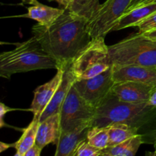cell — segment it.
Returning a JSON list of instances; mask_svg holds the SVG:
<instances>
[{"label":"cell","mask_w":156,"mask_h":156,"mask_svg":"<svg viewBox=\"0 0 156 156\" xmlns=\"http://www.w3.org/2000/svg\"><path fill=\"white\" fill-rule=\"evenodd\" d=\"M59 64L46 53L34 37L17 44L14 50L0 53V77L39 69H57Z\"/></svg>","instance_id":"cell-3"},{"label":"cell","mask_w":156,"mask_h":156,"mask_svg":"<svg viewBox=\"0 0 156 156\" xmlns=\"http://www.w3.org/2000/svg\"><path fill=\"white\" fill-rule=\"evenodd\" d=\"M65 67L66 65L60 66L56 69L57 72L51 80L46 82L44 85H40L34 90V98L30 108V111L34 114V118L40 120L43 111L53 98L55 92L62 81Z\"/></svg>","instance_id":"cell-10"},{"label":"cell","mask_w":156,"mask_h":156,"mask_svg":"<svg viewBox=\"0 0 156 156\" xmlns=\"http://www.w3.org/2000/svg\"><path fill=\"white\" fill-rule=\"evenodd\" d=\"M31 32L59 67L73 62L92 39L88 31V20L67 9L49 25L35 24Z\"/></svg>","instance_id":"cell-1"},{"label":"cell","mask_w":156,"mask_h":156,"mask_svg":"<svg viewBox=\"0 0 156 156\" xmlns=\"http://www.w3.org/2000/svg\"><path fill=\"white\" fill-rule=\"evenodd\" d=\"M143 35V36L146 37L148 38H150V39L156 40V29L154 30H149V31L144 32V33H140Z\"/></svg>","instance_id":"cell-28"},{"label":"cell","mask_w":156,"mask_h":156,"mask_svg":"<svg viewBox=\"0 0 156 156\" xmlns=\"http://www.w3.org/2000/svg\"><path fill=\"white\" fill-rule=\"evenodd\" d=\"M112 65H140L156 69V40L134 34L109 46Z\"/></svg>","instance_id":"cell-4"},{"label":"cell","mask_w":156,"mask_h":156,"mask_svg":"<svg viewBox=\"0 0 156 156\" xmlns=\"http://www.w3.org/2000/svg\"><path fill=\"white\" fill-rule=\"evenodd\" d=\"M86 140L91 146L103 150L109 143V126H91L87 132Z\"/></svg>","instance_id":"cell-21"},{"label":"cell","mask_w":156,"mask_h":156,"mask_svg":"<svg viewBox=\"0 0 156 156\" xmlns=\"http://www.w3.org/2000/svg\"><path fill=\"white\" fill-rule=\"evenodd\" d=\"M6 43H4V42H1V41H0V45H3V44H5Z\"/></svg>","instance_id":"cell-34"},{"label":"cell","mask_w":156,"mask_h":156,"mask_svg":"<svg viewBox=\"0 0 156 156\" xmlns=\"http://www.w3.org/2000/svg\"><path fill=\"white\" fill-rule=\"evenodd\" d=\"M39 123V119L33 118L30 124L24 130L19 140L14 143V147L16 149L17 152L24 155L29 149L34 146Z\"/></svg>","instance_id":"cell-19"},{"label":"cell","mask_w":156,"mask_h":156,"mask_svg":"<svg viewBox=\"0 0 156 156\" xmlns=\"http://www.w3.org/2000/svg\"><path fill=\"white\" fill-rule=\"evenodd\" d=\"M146 156H156V149L154 152H149L146 153Z\"/></svg>","instance_id":"cell-32"},{"label":"cell","mask_w":156,"mask_h":156,"mask_svg":"<svg viewBox=\"0 0 156 156\" xmlns=\"http://www.w3.org/2000/svg\"><path fill=\"white\" fill-rule=\"evenodd\" d=\"M156 12V3L135 8L125 12L117 21L111 31L123 30L126 27H136L143 20Z\"/></svg>","instance_id":"cell-15"},{"label":"cell","mask_w":156,"mask_h":156,"mask_svg":"<svg viewBox=\"0 0 156 156\" xmlns=\"http://www.w3.org/2000/svg\"><path fill=\"white\" fill-rule=\"evenodd\" d=\"M148 104L156 109V86L151 91L150 96H149V101H148Z\"/></svg>","instance_id":"cell-27"},{"label":"cell","mask_w":156,"mask_h":156,"mask_svg":"<svg viewBox=\"0 0 156 156\" xmlns=\"http://www.w3.org/2000/svg\"><path fill=\"white\" fill-rule=\"evenodd\" d=\"M90 127L91 125H82L73 130L61 132L54 156H73L78 145L86 140L87 132Z\"/></svg>","instance_id":"cell-14"},{"label":"cell","mask_w":156,"mask_h":156,"mask_svg":"<svg viewBox=\"0 0 156 156\" xmlns=\"http://www.w3.org/2000/svg\"><path fill=\"white\" fill-rule=\"evenodd\" d=\"M114 82H134L156 86V69L140 65H112Z\"/></svg>","instance_id":"cell-9"},{"label":"cell","mask_w":156,"mask_h":156,"mask_svg":"<svg viewBox=\"0 0 156 156\" xmlns=\"http://www.w3.org/2000/svg\"><path fill=\"white\" fill-rule=\"evenodd\" d=\"M154 88L152 85L140 82H117L113 86L111 94L121 101L143 104L148 102L151 91Z\"/></svg>","instance_id":"cell-11"},{"label":"cell","mask_w":156,"mask_h":156,"mask_svg":"<svg viewBox=\"0 0 156 156\" xmlns=\"http://www.w3.org/2000/svg\"><path fill=\"white\" fill-rule=\"evenodd\" d=\"M95 108L88 105L72 85L60 110L61 132L73 130L82 125H91Z\"/></svg>","instance_id":"cell-6"},{"label":"cell","mask_w":156,"mask_h":156,"mask_svg":"<svg viewBox=\"0 0 156 156\" xmlns=\"http://www.w3.org/2000/svg\"><path fill=\"white\" fill-rule=\"evenodd\" d=\"M105 38H92L74 58L71 68L76 80L94 77L112 66L109 46L105 44Z\"/></svg>","instance_id":"cell-5"},{"label":"cell","mask_w":156,"mask_h":156,"mask_svg":"<svg viewBox=\"0 0 156 156\" xmlns=\"http://www.w3.org/2000/svg\"><path fill=\"white\" fill-rule=\"evenodd\" d=\"M109 126L108 146H114L140 134L138 128L124 123H112Z\"/></svg>","instance_id":"cell-18"},{"label":"cell","mask_w":156,"mask_h":156,"mask_svg":"<svg viewBox=\"0 0 156 156\" xmlns=\"http://www.w3.org/2000/svg\"><path fill=\"white\" fill-rule=\"evenodd\" d=\"M60 134V114H53L40 121L35 145L41 149L51 143L56 145Z\"/></svg>","instance_id":"cell-13"},{"label":"cell","mask_w":156,"mask_h":156,"mask_svg":"<svg viewBox=\"0 0 156 156\" xmlns=\"http://www.w3.org/2000/svg\"><path fill=\"white\" fill-rule=\"evenodd\" d=\"M152 3H156V0H132L126 12L132 10V9H135V8L146 5L152 4Z\"/></svg>","instance_id":"cell-24"},{"label":"cell","mask_w":156,"mask_h":156,"mask_svg":"<svg viewBox=\"0 0 156 156\" xmlns=\"http://www.w3.org/2000/svg\"><path fill=\"white\" fill-rule=\"evenodd\" d=\"M50 1H51V0H50ZM56 1H57V0H56Z\"/></svg>","instance_id":"cell-36"},{"label":"cell","mask_w":156,"mask_h":156,"mask_svg":"<svg viewBox=\"0 0 156 156\" xmlns=\"http://www.w3.org/2000/svg\"><path fill=\"white\" fill-rule=\"evenodd\" d=\"M71 63L72 62H69L68 64L66 65L62 81H61L57 90L55 92L53 98L51 99L48 105L46 107L44 111H43L42 114L40 117V121H42L44 119L47 118L48 117L53 115V114L60 113L62 104H63L72 85L76 81V78H75L73 71H72Z\"/></svg>","instance_id":"cell-12"},{"label":"cell","mask_w":156,"mask_h":156,"mask_svg":"<svg viewBox=\"0 0 156 156\" xmlns=\"http://www.w3.org/2000/svg\"><path fill=\"white\" fill-rule=\"evenodd\" d=\"M11 111H12V108H9L5 105L0 102V128H2L3 126H5V123L4 121V117L8 112Z\"/></svg>","instance_id":"cell-25"},{"label":"cell","mask_w":156,"mask_h":156,"mask_svg":"<svg viewBox=\"0 0 156 156\" xmlns=\"http://www.w3.org/2000/svg\"><path fill=\"white\" fill-rule=\"evenodd\" d=\"M37 0H21L23 3H26V4H30L34 5L35 2H36Z\"/></svg>","instance_id":"cell-31"},{"label":"cell","mask_w":156,"mask_h":156,"mask_svg":"<svg viewBox=\"0 0 156 156\" xmlns=\"http://www.w3.org/2000/svg\"><path fill=\"white\" fill-rule=\"evenodd\" d=\"M11 147H14V144H8V143L0 142V153L5 152V151L7 150Z\"/></svg>","instance_id":"cell-29"},{"label":"cell","mask_w":156,"mask_h":156,"mask_svg":"<svg viewBox=\"0 0 156 156\" xmlns=\"http://www.w3.org/2000/svg\"><path fill=\"white\" fill-rule=\"evenodd\" d=\"M100 5L99 0H72L66 9L89 21L95 15Z\"/></svg>","instance_id":"cell-20"},{"label":"cell","mask_w":156,"mask_h":156,"mask_svg":"<svg viewBox=\"0 0 156 156\" xmlns=\"http://www.w3.org/2000/svg\"><path fill=\"white\" fill-rule=\"evenodd\" d=\"M114 84L111 66L94 77L76 80L73 85L87 103L97 109L111 94Z\"/></svg>","instance_id":"cell-8"},{"label":"cell","mask_w":156,"mask_h":156,"mask_svg":"<svg viewBox=\"0 0 156 156\" xmlns=\"http://www.w3.org/2000/svg\"><path fill=\"white\" fill-rule=\"evenodd\" d=\"M132 0H106L88 21V31L91 38L105 37L111 32L117 20L126 12Z\"/></svg>","instance_id":"cell-7"},{"label":"cell","mask_w":156,"mask_h":156,"mask_svg":"<svg viewBox=\"0 0 156 156\" xmlns=\"http://www.w3.org/2000/svg\"><path fill=\"white\" fill-rule=\"evenodd\" d=\"M156 122V109L146 103L132 104L118 100L111 94L96 109L91 126H105L124 123L138 128L149 126Z\"/></svg>","instance_id":"cell-2"},{"label":"cell","mask_w":156,"mask_h":156,"mask_svg":"<svg viewBox=\"0 0 156 156\" xmlns=\"http://www.w3.org/2000/svg\"><path fill=\"white\" fill-rule=\"evenodd\" d=\"M14 156H23V155H21V154L18 153V152H16V153H15V155H14Z\"/></svg>","instance_id":"cell-33"},{"label":"cell","mask_w":156,"mask_h":156,"mask_svg":"<svg viewBox=\"0 0 156 156\" xmlns=\"http://www.w3.org/2000/svg\"><path fill=\"white\" fill-rule=\"evenodd\" d=\"M144 143V136L138 134L123 143L101 150V156H135Z\"/></svg>","instance_id":"cell-17"},{"label":"cell","mask_w":156,"mask_h":156,"mask_svg":"<svg viewBox=\"0 0 156 156\" xmlns=\"http://www.w3.org/2000/svg\"><path fill=\"white\" fill-rule=\"evenodd\" d=\"M72 0H57L58 3H59L60 5H62L63 7V9H66L68 7V5H69V3L71 2Z\"/></svg>","instance_id":"cell-30"},{"label":"cell","mask_w":156,"mask_h":156,"mask_svg":"<svg viewBox=\"0 0 156 156\" xmlns=\"http://www.w3.org/2000/svg\"><path fill=\"white\" fill-rule=\"evenodd\" d=\"M101 150L91 146L84 140L78 145L73 156H101Z\"/></svg>","instance_id":"cell-22"},{"label":"cell","mask_w":156,"mask_h":156,"mask_svg":"<svg viewBox=\"0 0 156 156\" xmlns=\"http://www.w3.org/2000/svg\"><path fill=\"white\" fill-rule=\"evenodd\" d=\"M155 148L156 149V136H155Z\"/></svg>","instance_id":"cell-35"},{"label":"cell","mask_w":156,"mask_h":156,"mask_svg":"<svg viewBox=\"0 0 156 156\" xmlns=\"http://www.w3.org/2000/svg\"><path fill=\"white\" fill-rule=\"evenodd\" d=\"M65 12V9H57L36 2L27 9L24 16L37 21L38 24L47 26L53 23L56 18Z\"/></svg>","instance_id":"cell-16"},{"label":"cell","mask_w":156,"mask_h":156,"mask_svg":"<svg viewBox=\"0 0 156 156\" xmlns=\"http://www.w3.org/2000/svg\"><path fill=\"white\" fill-rule=\"evenodd\" d=\"M42 149H39L36 145L33 146L30 149H29L23 156H41Z\"/></svg>","instance_id":"cell-26"},{"label":"cell","mask_w":156,"mask_h":156,"mask_svg":"<svg viewBox=\"0 0 156 156\" xmlns=\"http://www.w3.org/2000/svg\"><path fill=\"white\" fill-rule=\"evenodd\" d=\"M136 27L139 28V33H144L156 29V12L143 20Z\"/></svg>","instance_id":"cell-23"}]
</instances>
